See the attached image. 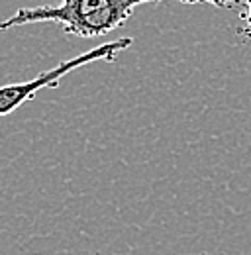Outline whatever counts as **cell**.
Returning <instances> with one entry per match:
<instances>
[{"mask_svg": "<svg viewBox=\"0 0 251 255\" xmlns=\"http://www.w3.org/2000/svg\"><path fill=\"white\" fill-rule=\"evenodd\" d=\"M147 2H185V4H214L226 8L230 0H61L59 4H45L35 8H20L10 18L0 20V33L26 26L53 22L63 32L75 37H102L122 28L131 18L133 10Z\"/></svg>", "mask_w": 251, "mask_h": 255, "instance_id": "obj_1", "label": "cell"}, {"mask_svg": "<svg viewBox=\"0 0 251 255\" xmlns=\"http://www.w3.org/2000/svg\"><path fill=\"white\" fill-rule=\"evenodd\" d=\"M131 43H133L131 37H120L116 41H106V43H100V45H96L81 55H75L73 59L61 61L57 67L39 73L37 77H33L30 81L0 87V116H8V114L16 112L20 106H24L39 91L49 89V87L51 89L57 87L65 75H69L71 71H77L83 65L94 63V61H114L122 51L131 47Z\"/></svg>", "mask_w": 251, "mask_h": 255, "instance_id": "obj_2", "label": "cell"}]
</instances>
